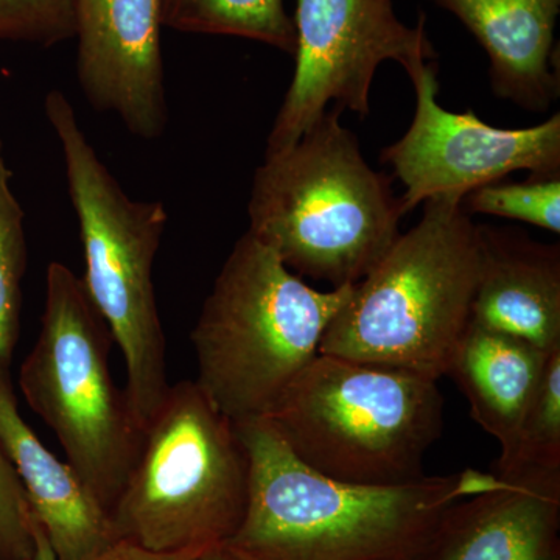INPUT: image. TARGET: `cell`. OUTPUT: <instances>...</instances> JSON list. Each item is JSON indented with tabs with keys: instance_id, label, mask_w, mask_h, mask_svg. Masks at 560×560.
I'll return each instance as SVG.
<instances>
[{
	"instance_id": "8fae6325",
	"label": "cell",
	"mask_w": 560,
	"mask_h": 560,
	"mask_svg": "<svg viewBox=\"0 0 560 560\" xmlns=\"http://www.w3.org/2000/svg\"><path fill=\"white\" fill-rule=\"evenodd\" d=\"M162 27V0H77L81 91L145 140L161 138L168 124Z\"/></svg>"
},
{
	"instance_id": "7402d4cb",
	"label": "cell",
	"mask_w": 560,
	"mask_h": 560,
	"mask_svg": "<svg viewBox=\"0 0 560 560\" xmlns=\"http://www.w3.org/2000/svg\"><path fill=\"white\" fill-rule=\"evenodd\" d=\"M77 0H0V39L57 46L75 35Z\"/></svg>"
},
{
	"instance_id": "4fadbf2b",
	"label": "cell",
	"mask_w": 560,
	"mask_h": 560,
	"mask_svg": "<svg viewBox=\"0 0 560 560\" xmlns=\"http://www.w3.org/2000/svg\"><path fill=\"white\" fill-rule=\"evenodd\" d=\"M0 447L55 560H86L120 540L109 512L86 482L22 418L5 366H0Z\"/></svg>"
},
{
	"instance_id": "6da1fadb",
	"label": "cell",
	"mask_w": 560,
	"mask_h": 560,
	"mask_svg": "<svg viewBox=\"0 0 560 560\" xmlns=\"http://www.w3.org/2000/svg\"><path fill=\"white\" fill-rule=\"evenodd\" d=\"M235 425L249 495L224 548L241 560H415L453 504L500 482L475 469L388 486L338 481L302 464L267 420Z\"/></svg>"
},
{
	"instance_id": "e0dca14e",
	"label": "cell",
	"mask_w": 560,
	"mask_h": 560,
	"mask_svg": "<svg viewBox=\"0 0 560 560\" xmlns=\"http://www.w3.org/2000/svg\"><path fill=\"white\" fill-rule=\"evenodd\" d=\"M164 27L237 36L294 55L296 28L283 0H162Z\"/></svg>"
},
{
	"instance_id": "9a60e30c",
	"label": "cell",
	"mask_w": 560,
	"mask_h": 560,
	"mask_svg": "<svg viewBox=\"0 0 560 560\" xmlns=\"http://www.w3.org/2000/svg\"><path fill=\"white\" fill-rule=\"evenodd\" d=\"M455 14L489 57L497 97L533 113L558 101L555 28L560 0H431Z\"/></svg>"
},
{
	"instance_id": "5b68a950",
	"label": "cell",
	"mask_w": 560,
	"mask_h": 560,
	"mask_svg": "<svg viewBox=\"0 0 560 560\" xmlns=\"http://www.w3.org/2000/svg\"><path fill=\"white\" fill-rule=\"evenodd\" d=\"M44 109L60 140L70 201L79 219L86 265L81 279L124 355V390L145 431L171 386L153 280L168 213L160 201H135L121 190L62 92H49Z\"/></svg>"
},
{
	"instance_id": "8992f818",
	"label": "cell",
	"mask_w": 560,
	"mask_h": 560,
	"mask_svg": "<svg viewBox=\"0 0 560 560\" xmlns=\"http://www.w3.org/2000/svg\"><path fill=\"white\" fill-rule=\"evenodd\" d=\"M265 420L302 464L326 477L400 485L425 475L444 399L430 378L319 353Z\"/></svg>"
},
{
	"instance_id": "2e32d148",
	"label": "cell",
	"mask_w": 560,
	"mask_h": 560,
	"mask_svg": "<svg viewBox=\"0 0 560 560\" xmlns=\"http://www.w3.org/2000/svg\"><path fill=\"white\" fill-rule=\"evenodd\" d=\"M550 355L528 341L475 323L464 331L448 375L469 401L475 422L499 442L500 456L510 452Z\"/></svg>"
},
{
	"instance_id": "603a6c76",
	"label": "cell",
	"mask_w": 560,
	"mask_h": 560,
	"mask_svg": "<svg viewBox=\"0 0 560 560\" xmlns=\"http://www.w3.org/2000/svg\"><path fill=\"white\" fill-rule=\"evenodd\" d=\"M202 552H160L140 547L135 541L120 539L86 560H194Z\"/></svg>"
},
{
	"instance_id": "277c9868",
	"label": "cell",
	"mask_w": 560,
	"mask_h": 560,
	"mask_svg": "<svg viewBox=\"0 0 560 560\" xmlns=\"http://www.w3.org/2000/svg\"><path fill=\"white\" fill-rule=\"evenodd\" d=\"M353 285L318 290L246 232L190 334L197 385L234 423L265 419L316 357Z\"/></svg>"
},
{
	"instance_id": "d6986e66",
	"label": "cell",
	"mask_w": 560,
	"mask_h": 560,
	"mask_svg": "<svg viewBox=\"0 0 560 560\" xmlns=\"http://www.w3.org/2000/svg\"><path fill=\"white\" fill-rule=\"evenodd\" d=\"M0 140V366H10L20 338L22 278L27 267L24 210L10 187Z\"/></svg>"
},
{
	"instance_id": "44dd1931",
	"label": "cell",
	"mask_w": 560,
	"mask_h": 560,
	"mask_svg": "<svg viewBox=\"0 0 560 560\" xmlns=\"http://www.w3.org/2000/svg\"><path fill=\"white\" fill-rule=\"evenodd\" d=\"M0 560H55L21 482L0 447Z\"/></svg>"
},
{
	"instance_id": "7a4b0ae2",
	"label": "cell",
	"mask_w": 560,
	"mask_h": 560,
	"mask_svg": "<svg viewBox=\"0 0 560 560\" xmlns=\"http://www.w3.org/2000/svg\"><path fill=\"white\" fill-rule=\"evenodd\" d=\"M330 106L254 173L249 232L300 278L355 285L399 238L405 213L393 178L374 171Z\"/></svg>"
},
{
	"instance_id": "3957f363",
	"label": "cell",
	"mask_w": 560,
	"mask_h": 560,
	"mask_svg": "<svg viewBox=\"0 0 560 560\" xmlns=\"http://www.w3.org/2000/svg\"><path fill=\"white\" fill-rule=\"evenodd\" d=\"M422 205L419 223L353 285L319 353L434 382L448 375L470 323L480 267L478 224L458 198Z\"/></svg>"
},
{
	"instance_id": "7c38bea8",
	"label": "cell",
	"mask_w": 560,
	"mask_h": 560,
	"mask_svg": "<svg viewBox=\"0 0 560 560\" xmlns=\"http://www.w3.org/2000/svg\"><path fill=\"white\" fill-rule=\"evenodd\" d=\"M415 560H560V474L500 477L458 501Z\"/></svg>"
},
{
	"instance_id": "52a82bcc",
	"label": "cell",
	"mask_w": 560,
	"mask_h": 560,
	"mask_svg": "<svg viewBox=\"0 0 560 560\" xmlns=\"http://www.w3.org/2000/svg\"><path fill=\"white\" fill-rule=\"evenodd\" d=\"M249 455L237 425L195 381L168 386L110 518L120 539L160 552L224 547L245 517Z\"/></svg>"
},
{
	"instance_id": "5bb4252c",
	"label": "cell",
	"mask_w": 560,
	"mask_h": 560,
	"mask_svg": "<svg viewBox=\"0 0 560 560\" xmlns=\"http://www.w3.org/2000/svg\"><path fill=\"white\" fill-rule=\"evenodd\" d=\"M470 323L552 352L560 348V246L515 228L478 224Z\"/></svg>"
},
{
	"instance_id": "cb8c5ba5",
	"label": "cell",
	"mask_w": 560,
	"mask_h": 560,
	"mask_svg": "<svg viewBox=\"0 0 560 560\" xmlns=\"http://www.w3.org/2000/svg\"><path fill=\"white\" fill-rule=\"evenodd\" d=\"M194 560H241L237 556L232 555L230 550L226 548H215V550H210L202 552V555L197 556Z\"/></svg>"
},
{
	"instance_id": "ac0fdd59",
	"label": "cell",
	"mask_w": 560,
	"mask_h": 560,
	"mask_svg": "<svg viewBox=\"0 0 560 560\" xmlns=\"http://www.w3.org/2000/svg\"><path fill=\"white\" fill-rule=\"evenodd\" d=\"M493 474H560V349L551 352L540 388L526 411L510 452Z\"/></svg>"
},
{
	"instance_id": "ffe728a7",
	"label": "cell",
	"mask_w": 560,
	"mask_h": 560,
	"mask_svg": "<svg viewBox=\"0 0 560 560\" xmlns=\"http://www.w3.org/2000/svg\"><path fill=\"white\" fill-rule=\"evenodd\" d=\"M469 215L500 217L523 221L552 234H560V176H534L521 183L482 186L463 198Z\"/></svg>"
},
{
	"instance_id": "ba28073f",
	"label": "cell",
	"mask_w": 560,
	"mask_h": 560,
	"mask_svg": "<svg viewBox=\"0 0 560 560\" xmlns=\"http://www.w3.org/2000/svg\"><path fill=\"white\" fill-rule=\"evenodd\" d=\"M113 342L83 279L51 261L38 340L22 363L20 388L109 514L145 438L127 394L110 377Z\"/></svg>"
},
{
	"instance_id": "9c48e42d",
	"label": "cell",
	"mask_w": 560,
	"mask_h": 560,
	"mask_svg": "<svg viewBox=\"0 0 560 560\" xmlns=\"http://www.w3.org/2000/svg\"><path fill=\"white\" fill-rule=\"evenodd\" d=\"M296 68L267 139L265 156L291 149L329 106L371 113V86L382 62L405 70L436 60L425 18L408 27L393 0H298Z\"/></svg>"
},
{
	"instance_id": "30bf717a",
	"label": "cell",
	"mask_w": 560,
	"mask_h": 560,
	"mask_svg": "<svg viewBox=\"0 0 560 560\" xmlns=\"http://www.w3.org/2000/svg\"><path fill=\"white\" fill-rule=\"evenodd\" d=\"M407 73L416 92L415 117L408 131L381 154L407 189L399 197L405 215L430 198L463 200L514 172L560 176L559 113L536 127H492L471 109L442 108L436 62H419Z\"/></svg>"
}]
</instances>
